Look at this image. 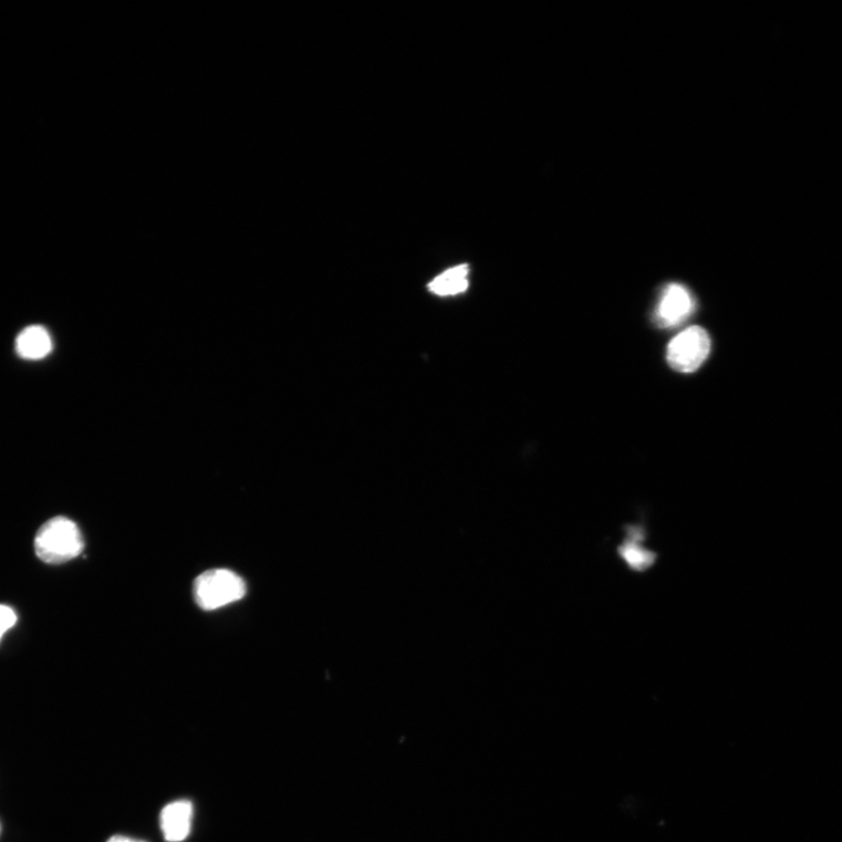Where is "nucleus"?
Masks as SVG:
<instances>
[{"mask_svg":"<svg viewBox=\"0 0 842 842\" xmlns=\"http://www.w3.org/2000/svg\"><path fill=\"white\" fill-rule=\"evenodd\" d=\"M34 548L41 561L48 564H63L84 551L85 541L75 522L58 517L39 529Z\"/></svg>","mask_w":842,"mask_h":842,"instance_id":"f257e3e1","label":"nucleus"},{"mask_svg":"<svg viewBox=\"0 0 842 842\" xmlns=\"http://www.w3.org/2000/svg\"><path fill=\"white\" fill-rule=\"evenodd\" d=\"M248 592L245 581L231 570L214 569L205 571L194 584L197 605L205 611H214L242 600Z\"/></svg>","mask_w":842,"mask_h":842,"instance_id":"f03ea898","label":"nucleus"},{"mask_svg":"<svg viewBox=\"0 0 842 842\" xmlns=\"http://www.w3.org/2000/svg\"><path fill=\"white\" fill-rule=\"evenodd\" d=\"M710 349V337L704 328L690 326L672 340L667 361L675 372L692 374L708 358Z\"/></svg>","mask_w":842,"mask_h":842,"instance_id":"7ed1b4c3","label":"nucleus"},{"mask_svg":"<svg viewBox=\"0 0 842 842\" xmlns=\"http://www.w3.org/2000/svg\"><path fill=\"white\" fill-rule=\"evenodd\" d=\"M693 310V297L686 287L679 283H671L666 287L658 310H656V322L665 328L679 325L692 315Z\"/></svg>","mask_w":842,"mask_h":842,"instance_id":"20e7f679","label":"nucleus"},{"mask_svg":"<svg viewBox=\"0 0 842 842\" xmlns=\"http://www.w3.org/2000/svg\"><path fill=\"white\" fill-rule=\"evenodd\" d=\"M194 804L188 799L177 800L160 812V829L168 842H181L193 828Z\"/></svg>","mask_w":842,"mask_h":842,"instance_id":"39448f33","label":"nucleus"},{"mask_svg":"<svg viewBox=\"0 0 842 842\" xmlns=\"http://www.w3.org/2000/svg\"><path fill=\"white\" fill-rule=\"evenodd\" d=\"M15 353L25 361H41L53 351V341L45 326L29 325L19 333L14 343Z\"/></svg>","mask_w":842,"mask_h":842,"instance_id":"423d86ee","label":"nucleus"},{"mask_svg":"<svg viewBox=\"0 0 842 842\" xmlns=\"http://www.w3.org/2000/svg\"><path fill=\"white\" fill-rule=\"evenodd\" d=\"M469 266L460 264L454 267L434 281H430L427 289L430 293L439 297H454L467 291L469 282Z\"/></svg>","mask_w":842,"mask_h":842,"instance_id":"0eeeda50","label":"nucleus"},{"mask_svg":"<svg viewBox=\"0 0 842 842\" xmlns=\"http://www.w3.org/2000/svg\"><path fill=\"white\" fill-rule=\"evenodd\" d=\"M631 538L626 539L620 547L621 557L627 565L634 571H646L655 562V553L642 547L643 532L640 528H634L630 532Z\"/></svg>","mask_w":842,"mask_h":842,"instance_id":"6e6552de","label":"nucleus"},{"mask_svg":"<svg viewBox=\"0 0 842 842\" xmlns=\"http://www.w3.org/2000/svg\"><path fill=\"white\" fill-rule=\"evenodd\" d=\"M17 620V614L11 607L0 605V641H2L3 635L15 625Z\"/></svg>","mask_w":842,"mask_h":842,"instance_id":"1a4fd4ad","label":"nucleus"},{"mask_svg":"<svg viewBox=\"0 0 842 842\" xmlns=\"http://www.w3.org/2000/svg\"><path fill=\"white\" fill-rule=\"evenodd\" d=\"M107 842H147L125 835H114Z\"/></svg>","mask_w":842,"mask_h":842,"instance_id":"9d476101","label":"nucleus"},{"mask_svg":"<svg viewBox=\"0 0 842 842\" xmlns=\"http://www.w3.org/2000/svg\"><path fill=\"white\" fill-rule=\"evenodd\" d=\"M0 833H2V827H0Z\"/></svg>","mask_w":842,"mask_h":842,"instance_id":"9b49d317","label":"nucleus"}]
</instances>
